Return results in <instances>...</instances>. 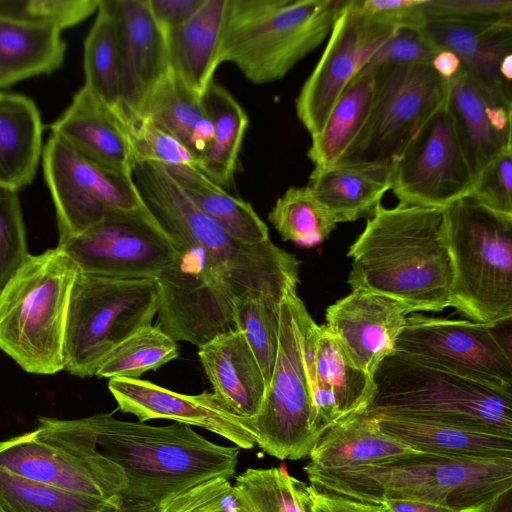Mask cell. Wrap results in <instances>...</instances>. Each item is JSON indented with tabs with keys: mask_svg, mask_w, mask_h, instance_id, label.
<instances>
[{
	"mask_svg": "<svg viewBox=\"0 0 512 512\" xmlns=\"http://www.w3.org/2000/svg\"><path fill=\"white\" fill-rule=\"evenodd\" d=\"M60 435L80 443L121 468L122 498L159 508L209 480L234 476L239 447L215 444L189 425L153 426L98 413L79 419L50 418Z\"/></svg>",
	"mask_w": 512,
	"mask_h": 512,
	"instance_id": "cell-1",
	"label": "cell"
},
{
	"mask_svg": "<svg viewBox=\"0 0 512 512\" xmlns=\"http://www.w3.org/2000/svg\"><path fill=\"white\" fill-rule=\"evenodd\" d=\"M347 256L352 290L396 300L409 313L449 307L453 269L445 208L380 203Z\"/></svg>",
	"mask_w": 512,
	"mask_h": 512,
	"instance_id": "cell-2",
	"label": "cell"
},
{
	"mask_svg": "<svg viewBox=\"0 0 512 512\" xmlns=\"http://www.w3.org/2000/svg\"><path fill=\"white\" fill-rule=\"evenodd\" d=\"M314 488L362 502L405 499L455 512H494L512 487V457L470 459L418 452L386 463L340 470L306 465Z\"/></svg>",
	"mask_w": 512,
	"mask_h": 512,
	"instance_id": "cell-3",
	"label": "cell"
},
{
	"mask_svg": "<svg viewBox=\"0 0 512 512\" xmlns=\"http://www.w3.org/2000/svg\"><path fill=\"white\" fill-rule=\"evenodd\" d=\"M148 210L170 238L202 248L236 299L269 295L283 299L299 283L300 261L271 240L257 245L233 239L202 212L159 164L143 162L133 171Z\"/></svg>",
	"mask_w": 512,
	"mask_h": 512,
	"instance_id": "cell-4",
	"label": "cell"
},
{
	"mask_svg": "<svg viewBox=\"0 0 512 512\" xmlns=\"http://www.w3.org/2000/svg\"><path fill=\"white\" fill-rule=\"evenodd\" d=\"M346 0H226L219 65L254 84L278 81L330 34Z\"/></svg>",
	"mask_w": 512,
	"mask_h": 512,
	"instance_id": "cell-5",
	"label": "cell"
},
{
	"mask_svg": "<svg viewBox=\"0 0 512 512\" xmlns=\"http://www.w3.org/2000/svg\"><path fill=\"white\" fill-rule=\"evenodd\" d=\"M78 268L60 247L29 254L0 290V349L28 373L63 370L70 293Z\"/></svg>",
	"mask_w": 512,
	"mask_h": 512,
	"instance_id": "cell-6",
	"label": "cell"
},
{
	"mask_svg": "<svg viewBox=\"0 0 512 512\" xmlns=\"http://www.w3.org/2000/svg\"><path fill=\"white\" fill-rule=\"evenodd\" d=\"M453 281L449 306L496 326L512 316V217L466 196L445 208Z\"/></svg>",
	"mask_w": 512,
	"mask_h": 512,
	"instance_id": "cell-7",
	"label": "cell"
},
{
	"mask_svg": "<svg viewBox=\"0 0 512 512\" xmlns=\"http://www.w3.org/2000/svg\"><path fill=\"white\" fill-rule=\"evenodd\" d=\"M369 415H400L487 427L512 434V394L393 351L373 374Z\"/></svg>",
	"mask_w": 512,
	"mask_h": 512,
	"instance_id": "cell-8",
	"label": "cell"
},
{
	"mask_svg": "<svg viewBox=\"0 0 512 512\" xmlns=\"http://www.w3.org/2000/svg\"><path fill=\"white\" fill-rule=\"evenodd\" d=\"M159 305L155 278L78 271L69 299L63 370L81 378L96 375L120 343L152 324Z\"/></svg>",
	"mask_w": 512,
	"mask_h": 512,
	"instance_id": "cell-9",
	"label": "cell"
},
{
	"mask_svg": "<svg viewBox=\"0 0 512 512\" xmlns=\"http://www.w3.org/2000/svg\"><path fill=\"white\" fill-rule=\"evenodd\" d=\"M310 316L297 289L289 290L280 303L273 373L259 412L247 418L255 444L280 460L309 456L323 434L316 419L305 363L304 336Z\"/></svg>",
	"mask_w": 512,
	"mask_h": 512,
	"instance_id": "cell-10",
	"label": "cell"
},
{
	"mask_svg": "<svg viewBox=\"0 0 512 512\" xmlns=\"http://www.w3.org/2000/svg\"><path fill=\"white\" fill-rule=\"evenodd\" d=\"M368 116L337 164L391 168L419 129L447 99L448 80L428 64H378ZM335 163V164H336Z\"/></svg>",
	"mask_w": 512,
	"mask_h": 512,
	"instance_id": "cell-11",
	"label": "cell"
},
{
	"mask_svg": "<svg viewBox=\"0 0 512 512\" xmlns=\"http://www.w3.org/2000/svg\"><path fill=\"white\" fill-rule=\"evenodd\" d=\"M42 165L59 240L79 235L114 213L146 207L133 176L91 162L54 135L43 148Z\"/></svg>",
	"mask_w": 512,
	"mask_h": 512,
	"instance_id": "cell-12",
	"label": "cell"
},
{
	"mask_svg": "<svg viewBox=\"0 0 512 512\" xmlns=\"http://www.w3.org/2000/svg\"><path fill=\"white\" fill-rule=\"evenodd\" d=\"M395 351L512 394L510 350L497 338L494 326L414 314L407 316Z\"/></svg>",
	"mask_w": 512,
	"mask_h": 512,
	"instance_id": "cell-13",
	"label": "cell"
},
{
	"mask_svg": "<svg viewBox=\"0 0 512 512\" xmlns=\"http://www.w3.org/2000/svg\"><path fill=\"white\" fill-rule=\"evenodd\" d=\"M390 180L403 205L446 208L469 195L474 176L446 102L393 162Z\"/></svg>",
	"mask_w": 512,
	"mask_h": 512,
	"instance_id": "cell-14",
	"label": "cell"
},
{
	"mask_svg": "<svg viewBox=\"0 0 512 512\" xmlns=\"http://www.w3.org/2000/svg\"><path fill=\"white\" fill-rule=\"evenodd\" d=\"M58 247L78 271L117 277L157 278L177 258V250L147 206L117 212Z\"/></svg>",
	"mask_w": 512,
	"mask_h": 512,
	"instance_id": "cell-15",
	"label": "cell"
},
{
	"mask_svg": "<svg viewBox=\"0 0 512 512\" xmlns=\"http://www.w3.org/2000/svg\"><path fill=\"white\" fill-rule=\"evenodd\" d=\"M396 29L356 9L353 0H346L296 99L297 117L311 137L322 131L346 86Z\"/></svg>",
	"mask_w": 512,
	"mask_h": 512,
	"instance_id": "cell-16",
	"label": "cell"
},
{
	"mask_svg": "<svg viewBox=\"0 0 512 512\" xmlns=\"http://www.w3.org/2000/svg\"><path fill=\"white\" fill-rule=\"evenodd\" d=\"M108 388L118 407L140 422L168 419L209 430L242 449H252L255 437L247 418L231 412L214 394L186 395L139 378L114 377Z\"/></svg>",
	"mask_w": 512,
	"mask_h": 512,
	"instance_id": "cell-17",
	"label": "cell"
},
{
	"mask_svg": "<svg viewBox=\"0 0 512 512\" xmlns=\"http://www.w3.org/2000/svg\"><path fill=\"white\" fill-rule=\"evenodd\" d=\"M304 353L313 407L323 433L367 410L374 394L373 377L356 368L325 325H317L311 316L305 328Z\"/></svg>",
	"mask_w": 512,
	"mask_h": 512,
	"instance_id": "cell-18",
	"label": "cell"
},
{
	"mask_svg": "<svg viewBox=\"0 0 512 512\" xmlns=\"http://www.w3.org/2000/svg\"><path fill=\"white\" fill-rule=\"evenodd\" d=\"M408 314L396 300L356 289L328 306L325 327L349 361L373 377L379 363L395 350Z\"/></svg>",
	"mask_w": 512,
	"mask_h": 512,
	"instance_id": "cell-19",
	"label": "cell"
},
{
	"mask_svg": "<svg viewBox=\"0 0 512 512\" xmlns=\"http://www.w3.org/2000/svg\"><path fill=\"white\" fill-rule=\"evenodd\" d=\"M118 29L120 103L126 122L140 117L169 70L165 33L146 0H114Z\"/></svg>",
	"mask_w": 512,
	"mask_h": 512,
	"instance_id": "cell-20",
	"label": "cell"
},
{
	"mask_svg": "<svg viewBox=\"0 0 512 512\" xmlns=\"http://www.w3.org/2000/svg\"><path fill=\"white\" fill-rule=\"evenodd\" d=\"M446 105L475 179L499 153L512 147V102L461 67L448 80Z\"/></svg>",
	"mask_w": 512,
	"mask_h": 512,
	"instance_id": "cell-21",
	"label": "cell"
},
{
	"mask_svg": "<svg viewBox=\"0 0 512 512\" xmlns=\"http://www.w3.org/2000/svg\"><path fill=\"white\" fill-rule=\"evenodd\" d=\"M49 128L51 135L91 162L133 176L137 161L128 123L85 85Z\"/></svg>",
	"mask_w": 512,
	"mask_h": 512,
	"instance_id": "cell-22",
	"label": "cell"
},
{
	"mask_svg": "<svg viewBox=\"0 0 512 512\" xmlns=\"http://www.w3.org/2000/svg\"><path fill=\"white\" fill-rule=\"evenodd\" d=\"M422 29L439 51L454 53L477 81L512 102V22L433 19Z\"/></svg>",
	"mask_w": 512,
	"mask_h": 512,
	"instance_id": "cell-23",
	"label": "cell"
},
{
	"mask_svg": "<svg viewBox=\"0 0 512 512\" xmlns=\"http://www.w3.org/2000/svg\"><path fill=\"white\" fill-rule=\"evenodd\" d=\"M0 467L65 491L111 501L125 486L40 440L33 431L0 441Z\"/></svg>",
	"mask_w": 512,
	"mask_h": 512,
	"instance_id": "cell-24",
	"label": "cell"
},
{
	"mask_svg": "<svg viewBox=\"0 0 512 512\" xmlns=\"http://www.w3.org/2000/svg\"><path fill=\"white\" fill-rule=\"evenodd\" d=\"M379 429L411 448L454 457H512V434L487 427L400 415H372Z\"/></svg>",
	"mask_w": 512,
	"mask_h": 512,
	"instance_id": "cell-25",
	"label": "cell"
},
{
	"mask_svg": "<svg viewBox=\"0 0 512 512\" xmlns=\"http://www.w3.org/2000/svg\"><path fill=\"white\" fill-rule=\"evenodd\" d=\"M213 393L239 417L259 412L266 382L245 336L238 330L217 335L198 347Z\"/></svg>",
	"mask_w": 512,
	"mask_h": 512,
	"instance_id": "cell-26",
	"label": "cell"
},
{
	"mask_svg": "<svg viewBox=\"0 0 512 512\" xmlns=\"http://www.w3.org/2000/svg\"><path fill=\"white\" fill-rule=\"evenodd\" d=\"M226 0H205L186 22L165 32L168 67L202 98L219 66Z\"/></svg>",
	"mask_w": 512,
	"mask_h": 512,
	"instance_id": "cell-27",
	"label": "cell"
},
{
	"mask_svg": "<svg viewBox=\"0 0 512 512\" xmlns=\"http://www.w3.org/2000/svg\"><path fill=\"white\" fill-rule=\"evenodd\" d=\"M418 451L382 432L366 412L329 427L311 450L308 465L324 470L372 466Z\"/></svg>",
	"mask_w": 512,
	"mask_h": 512,
	"instance_id": "cell-28",
	"label": "cell"
},
{
	"mask_svg": "<svg viewBox=\"0 0 512 512\" xmlns=\"http://www.w3.org/2000/svg\"><path fill=\"white\" fill-rule=\"evenodd\" d=\"M307 186L337 224L353 222L370 216L390 190V168L337 163L314 167Z\"/></svg>",
	"mask_w": 512,
	"mask_h": 512,
	"instance_id": "cell-29",
	"label": "cell"
},
{
	"mask_svg": "<svg viewBox=\"0 0 512 512\" xmlns=\"http://www.w3.org/2000/svg\"><path fill=\"white\" fill-rule=\"evenodd\" d=\"M42 132L33 100L0 91V187L19 192L32 182L43 153Z\"/></svg>",
	"mask_w": 512,
	"mask_h": 512,
	"instance_id": "cell-30",
	"label": "cell"
},
{
	"mask_svg": "<svg viewBox=\"0 0 512 512\" xmlns=\"http://www.w3.org/2000/svg\"><path fill=\"white\" fill-rule=\"evenodd\" d=\"M140 117L174 136L199 162L212 139V122L202 98L171 70L155 86Z\"/></svg>",
	"mask_w": 512,
	"mask_h": 512,
	"instance_id": "cell-31",
	"label": "cell"
},
{
	"mask_svg": "<svg viewBox=\"0 0 512 512\" xmlns=\"http://www.w3.org/2000/svg\"><path fill=\"white\" fill-rule=\"evenodd\" d=\"M166 171L191 201L233 239L247 245L270 240L266 223L252 205L230 195L199 168L184 167Z\"/></svg>",
	"mask_w": 512,
	"mask_h": 512,
	"instance_id": "cell-32",
	"label": "cell"
},
{
	"mask_svg": "<svg viewBox=\"0 0 512 512\" xmlns=\"http://www.w3.org/2000/svg\"><path fill=\"white\" fill-rule=\"evenodd\" d=\"M65 52L61 30L0 18V72L13 83L54 72Z\"/></svg>",
	"mask_w": 512,
	"mask_h": 512,
	"instance_id": "cell-33",
	"label": "cell"
},
{
	"mask_svg": "<svg viewBox=\"0 0 512 512\" xmlns=\"http://www.w3.org/2000/svg\"><path fill=\"white\" fill-rule=\"evenodd\" d=\"M212 122V139L200 166L213 182L227 188L237 167L241 145L248 127V116L231 93L214 80L202 96Z\"/></svg>",
	"mask_w": 512,
	"mask_h": 512,
	"instance_id": "cell-34",
	"label": "cell"
},
{
	"mask_svg": "<svg viewBox=\"0 0 512 512\" xmlns=\"http://www.w3.org/2000/svg\"><path fill=\"white\" fill-rule=\"evenodd\" d=\"M373 68L366 65L346 86L322 131L311 137L307 157L314 167L335 164L363 127L372 102Z\"/></svg>",
	"mask_w": 512,
	"mask_h": 512,
	"instance_id": "cell-35",
	"label": "cell"
},
{
	"mask_svg": "<svg viewBox=\"0 0 512 512\" xmlns=\"http://www.w3.org/2000/svg\"><path fill=\"white\" fill-rule=\"evenodd\" d=\"M83 56L84 85L108 107L123 116L114 0L99 1L96 18L84 41Z\"/></svg>",
	"mask_w": 512,
	"mask_h": 512,
	"instance_id": "cell-36",
	"label": "cell"
},
{
	"mask_svg": "<svg viewBox=\"0 0 512 512\" xmlns=\"http://www.w3.org/2000/svg\"><path fill=\"white\" fill-rule=\"evenodd\" d=\"M268 220L283 241L302 247L321 244L338 225L307 185L288 188L276 200Z\"/></svg>",
	"mask_w": 512,
	"mask_h": 512,
	"instance_id": "cell-37",
	"label": "cell"
},
{
	"mask_svg": "<svg viewBox=\"0 0 512 512\" xmlns=\"http://www.w3.org/2000/svg\"><path fill=\"white\" fill-rule=\"evenodd\" d=\"M111 501L65 491L0 467V512H100Z\"/></svg>",
	"mask_w": 512,
	"mask_h": 512,
	"instance_id": "cell-38",
	"label": "cell"
},
{
	"mask_svg": "<svg viewBox=\"0 0 512 512\" xmlns=\"http://www.w3.org/2000/svg\"><path fill=\"white\" fill-rule=\"evenodd\" d=\"M233 486L248 512H310L307 485L280 468H248Z\"/></svg>",
	"mask_w": 512,
	"mask_h": 512,
	"instance_id": "cell-39",
	"label": "cell"
},
{
	"mask_svg": "<svg viewBox=\"0 0 512 512\" xmlns=\"http://www.w3.org/2000/svg\"><path fill=\"white\" fill-rule=\"evenodd\" d=\"M179 355L176 341L161 327L141 328L120 343L103 361L96 376L101 378H139L156 370Z\"/></svg>",
	"mask_w": 512,
	"mask_h": 512,
	"instance_id": "cell-40",
	"label": "cell"
},
{
	"mask_svg": "<svg viewBox=\"0 0 512 512\" xmlns=\"http://www.w3.org/2000/svg\"><path fill=\"white\" fill-rule=\"evenodd\" d=\"M281 301L269 295L245 296L234 306L236 330L245 336L262 370L266 386L278 352Z\"/></svg>",
	"mask_w": 512,
	"mask_h": 512,
	"instance_id": "cell-41",
	"label": "cell"
},
{
	"mask_svg": "<svg viewBox=\"0 0 512 512\" xmlns=\"http://www.w3.org/2000/svg\"><path fill=\"white\" fill-rule=\"evenodd\" d=\"M100 0H0V18L63 30L85 20Z\"/></svg>",
	"mask_w": 512,
	"mask_h": 512,
	"instance_id": "cell-42",
	"label": "cell"
},
{
	"mask_svg": "<svg viewBox=\"0 0 512 512\" xmlns=\"http://www.w3.org/2000/svg\"><path fill=\"white\" fill-rule=\"evenodd\" d=\"M137 164L156 163L164 169L196 167L200 162L174 136L147 117L127 122ZM203 172V171H202Z\"/></svg>",
	"mask_w": 512,
	"mask_h": 512,
	"instance_id": "cell-43",
	"label": "cell"
},
{
	"mask_svg": "<svg viewBox=\"0 0 512 512\" xmlns=\"http://www.w3.org/2000/svg\"><path fill=\"white\" fill-rule=\"evenodd\" d=\"M28 255L18 192L0 187V290Z\"/></svg>",
	"mask_w": 512,
	"mask_h": 512,
	"instance_id": "cell-44",
	"label": "cell"
},
{
	"mask_svg": "<svg viewBox=\"0 0 512 512\" xmlns=\"http://www.w3.org/2000/svg\"><path fill=\"white\" fill-rule=\"evenodd\" d=\"M157 512H248L229 479L201 483L167 501Z\"/></svg>",
	"mask_w": 512,
	"mask_h": 512,
	"instance_id": "cell-45",
	"label": "cell"
},
{
	"mask_svg": "<svg viewBox=\"0 0 512 512\" xmlns=\"http://www.w3.org/2000/svg\"><path fill=\"white\" fill-rule=\"evenodd\" d=\"M468 196L492 211L512 217V147L504 149L480 171Z\"/></svg>",
	"mask_w": 512,
	"mask_h": 512,
	"instance_id": "cell-46",
	"label": "cell"
},
{
	"mask_svg": "<svg viewBox=\"0 0 512 512\" xmlns=\"http://www.w3.org/2000/svg\"><path fill=\"white\" fill-rule=\"evenodd\" d=\"M427 20L512 22L511 0H424Z\"/></svg>",
	"mask_w": 512,
	"mask_h": 512,
	"instance_id": "cell-47",
	"label": "cell"
},
{
	"mask_svg": "<svg viewBox=\"0 0 512 512\" xmlns=\"http://www.w3.org/2000/svg\"><path fill=\"white\" fill-rule=\"evenodd\" d=\"M439 52L422 28H397L373 54L367 65L428 64Z\"/></svg>",
	"mask_w": 512,
	"mask_h": 512,
	"instance_id": "cell-48",
	"label": "cell"
},
{
	"mask_svg": "<svg viewBox=\"0 0 512 512\" xmlns=\"http://www.w3.org/2000/svg\"><path fill=\"white\" fill-rule=\"evenodd\" d=\"M424 0H353L359 11L396 28L420 29L426 19L423 14Z\"/></svg>",
	"mask_w": 512,
	"mask_h": 512,
	"instance_id": "cell-49",
	"label": "cell"
},
{
	"mask_svg": "<svg viewBox=\"0 0 512 512\" xmlns=\"http://www.w3.org/2000/svg\"><path fill=\"white\" fill-rule=\"evenodd\" d=\"M148 8L158 24L167 32L189 20L205 0H146Z\"/></svg>",
	"mask_w": 512,
	"mask_h": 512,
	"instance_id": "cell-50",
	"label": "cell"
},
{
	"mask_svg": "<svg viewBox=\"0 0 512 512\" xmlns=\"http://www.w3.org/2000/svg\"><path fill=\"white\" fill-rule=\"evenodd\" d=\"M310 512H386L380 504L362 502L307 485Z\"/></svg>",
	"mask_w": 512,
	"mask_h": 512,
	"instance_id": "cell-51",
	"label": "cell"
},
{
	"mask_svg": "<svg viewBox=\"0 0 512 512\" xmlns=\"http://www.w3.org/2000/svg\"><path fill=\"white\" fill-rule=\"evenodd\" d=\"M380 505L386 512H455L442 506L405 499H387Z\"/></svg>",
	"mask_w": 512,
	"mask_h": 512,
	"instance_id": "cell-52",
	"label": "cell"
},
{
	"mask_svg": "<svg viewBox=\"0 0 512 512\" xmlns=\"http://www.w3.org/2000/svg\"><path fill=\"white\" fill-rule=\"evenodd\" d=\"M431 66L441 77L449 80L460 70L461 63L454 53L440 50L432 60Z\"/></svg>",
	"mask_w": 512,
	"mask_h": 512,
	"instance_id": "cell-53",
	"label": "cell"
},
{
	"mask_svg": "<svg viewBox=\"0 0 512 512\" xmlns=\"http://www.w3.org/2000/svg\"><path fill=\"white\" fill-rule=\"evenodd\" d=\"M157 509L148 503L119 496L109 502L100 512H157Z\"/></svg>",
	"mask_w": 512,
	"mask_h": 512,
	"instance_id": "cell-54",
	"label": "cell"
},
{
	"mask_svg": "<svg viewBox=\"0 0 512 512\" xmlns=\"http://www.w3.org/2000/svg\"><path fill=\"white\" fill-rule=\"evenodd\" d=\"M13 84L14 83L10 78H8L5 74L0 72V89L7 88Z\"/></svg>",
	"mask_w": 512,
	"mask_h": 512,
	"instance_id": "cell-55",
	"label": "cell"
}]
</instances>
